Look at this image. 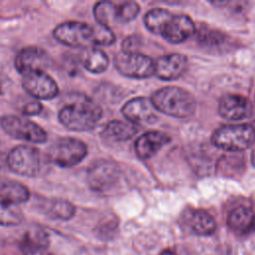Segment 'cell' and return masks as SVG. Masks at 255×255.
Wrapping results in <instances>:
<instances>
[{
	"mask_svg": "<svg viewBox=\"0 0 255 255\" xmlns=\"http://www.w3.org/2000/svg\"><path fill=\"white\" fill-rule=\"evenodd\" d=\"M88 147L84 141L76 137H60L48 149V159L62 168L79 164L87 156Z\"/></svg>",
	"mask_w": 255,
	"mask_h": 255,
	"instance_id": "277c9868",
	"label": "cell"
},
{
	"mask_svg": "<svg viewBox=\"0 0 255 255\" xmlns=\"http://www.w3.org/2000/svg\"><path fill=\"white\" fill-rule=\"evenodd\" d=\"M219 115L229 121H240L251 114V104L243 96L225 95L218 105Z\"/></svg>",
	"mask_w": 255,
	"mask_h": 255,
	"instance_id": "9a60e30c",
	"label": "cell"
},
{
	"mask_svg": "<svg viewBox=\"0 0 255 255\" xmlns=\"http://www.w3.org/2000/svg\"><path fill=\"white\" fill-rule=\"evenodd\" d=\"M187 68V59L180 54L159 57L154 62V75L161 80L170 81L179 78Z\"/></svg>",
	"mask_w": 255,
	"mask_h": 255,
	"instance_id": "5bb4252c",
	"label": "cell"
},
{
	"mask_svg": "<svg viewBox=\"0 0 255 255\" xmlns=\"http://www.w3.org/2000/svg\"><path fill=\"white\" fill-rule=\"evenodd\" d=\"M51 65L49 54L42 48L26 47L18 52L14 60L15 69L23 76L36 71H45Z\"/></svg>",
	"mask_w": 255,
	"mask_h": 255,
	"instance_id": "8fae6325",
	"label": "cell"
},
{
	"mask_svg": "<svg viewBox=\"0 0 255 255\" xmlns=\"http://www.w3.org/2000/svg\"><path fill=\"white\" fill-rule=\"evenodd\" d=\"M49 235L46 231L40 228H34L28 230L21 241L22 251L47 249L49 246Z\"/></svg>",
	"mask_w": 255,
	"mask_h": 255,
	"instance_id": "603a6c76",
	"label": "cell"
},
{
	"mask_svg": "<svg viewBox=\"0 0 255 255\" xmlns=\"http://www.w3.org/2000/svg\"><path fill=\"white\" fill-rule=\"evenodd\" d=\"M227 225L238 234L250 233L255 228V213L246 206H238L227 216Z\"/></svg>",
	"mask_w": 255,
	"mask_h": 255,
	"instance_id": "e0dca14e",
	"label": "cell"
},
{
	"mask_svg": "<svg viewBox=\"0 0 255 255\" xmlns=\"http://www.w3.org/2000/svg\"><path fill=\"white\" fill-rule=\"evenodd\" d=\"M0 195L15 205L27 202L30 198L29 189L22 183L11 179L0 180Z\"/></svg>",
	"mask_w": 255,
	"mask_h": 255,
	"instance_id": "ac0fdd59",
	"label": "cell"
},
{
	"mask_svg": "<svg viewBox=\"0 0 255 255\" xmlns=\"http://www.w3.org/2000/svg\"><path fill=\"white\" fill-rule=\"evenodd\" d=\"M115 67L122 75L132 79H144L154 75V61L137 52H120L115 57Z\"/></svg>",
	"mask_w": 255,
	"mask_h": 255,
	"instance_id": "52a82bcc",
	"label": "cell"
},
{
	"mask_svg": "<svg viewBox=\"0 0 255 255\" xmlns=\"http://www.w3.org/2000/svg\"><path fill=\"white\" fill-rule=\"evenodd\" d=\"M160 255H176V253H175L174 251H172V250L165 249V250H163V251L160 253Z\"/></svg>",
	"mask_w": 255,
	"mask_h": 255,
	"instance_id": "1f68e13d",
	"label": "cell"
},
{
	"mask_svg": "<svg viewBox=\"0 0 255 255\" xmlns=\"http://www.w3.org/2000/svg\"><path fill=\"white\" fill-rule=\"evenodd\" d=\"M23 220V214L17 205L9 202L0 195V225L15 226Z\"/></svg>",
	"mask_w": 255,
	"mask_h": 255,
	"instance_id": "d4e9b609",
	"label": "cell"
},
{
	"mask_svg": "<svg viewBox=\"0 0 255 255\" xmlns=\"http://www.w3.org/2000/svg\"><path fill=\"white\" fill-rule=\"evenodd\" d=\"M94 15L98 24L110 28L119 23V4L111 1L98 2L94 7Z\"/></svg>",
	"mask_w": 255,
	"mask_h": 255,
	"instance_id": "7402d4cb",
	"label": "cell"
},
{
	"mask_svg": "<svg viewBox=\"0 0 255 255\" xmlns=\"http://www.w3.org/2000/svg\"><path fill=\"white\" fill-rule=\"evenodd\" d=\"M93 44L98 46H109L112 45L116 37L113 33V31L106 26L97 24L96 26H93Z\"/></svg>",
	"mask_w": 255,
	"mask_h": 255,
	"instance_id": "484cf974",
	"label": "cell"
},
{
	"mask_svg": "<svg viewBox=\"0 0 255 255\" xmlns=\"http://www.w3.org/2000/svg\"><path fill=\"white\" fill-rule=\"evenodd\" d=\"M5 163H6V158L4 157V154L0 152V170L4 167Z\"/></svg>",
	"mask_w": 255,
	"mask_h": 255,
	"instance_id": "4dcf8cb0",
	"label": "cell"
},
{
	"mask_svg": "<svg viewBox=\"0 0 255 255\" xmlns=\"http://www.w3.org/2000/svg\"><path fill=\"white\" fill-rule=\"evenodd\" d=\"M212 143L227 151H243L255 141V129L248 124L224 126L211 136Z\"/></svg>",
	"mask_w": 255,
	"mask_h": 255,
	"instance_id": "3957f363",
	"label": "cell"
},
{
	"mask_svg": "<svg viewBox=\"0 0 255 255\" xmlns=\"http://www.w3.org/2000/svg\"><path fill=\"white\" fill-rule=\"evenodd\" d=\"M251 162H252V164L255 166V148L253 149L252 154H251Z\"/></svg>",
	"mask_w": 255,
	"mask_h": 255,
	"instance_id": "d6a6232c",
	"label": "cell"
},
{
	"mask_svg": "<svg viewBox=\"0 0 255 255\" xmlns=\"http://www.w3.org/2000/svg\"><path fill=\"white\" fill-rule=\"evenodd\" d=\"M119 178V169L111 161L102 160L93 164L88 173L87 179L91 189L97 192L105 191L112 187Z\"/></svg>",
	"mask_w": 255,
	"mask_h": 255,
	"instance_id": "7c38bea8",
	"label": "cell"
},
{
	"mask_svg": "<svg viewBox=\"0 0 255 255\" xmlns=\"http://www.w3.org/2000/svg\"><path fill=\"white\" fill-rule=\"evenodd\" d=\"M195 31L194 23L186 15H173L171 12L163 21L158 35L167 42L177 44L185 41Z\"/></svg>",
	"mask_w": 255,
	"mask_h": 255,
	"instance_id": "30bf717a",
	"label": "cell"
},
{
	"mask_svg": "<svg viewBox=\"0 0 255 255\" xmlns=\"http://www.w3.org/2000/svg\"><path fill=\"white\" fill-rule=\"evenodd\" d=\"M42 111V105L37 101H31L26 103L22 108V114L26 116H36Z\"/></svg>",
	"mask_w": 255,
	"mask_h": 255,
	"instance_id": "f1b7e54d",
	"label": "cell"
},
{
	"mask_svg": "<svg viewBox=\"0 0 255 255\" xmlns=\"http://www.w3.org/2000/svg\"><path fill=\"white\" fill-rule=\"evenodd\" d=\"M82 63L89 72L100 74L107 70L109 58L107 54L99 48H88L82 55Z\"/></svg>",
	"mask_w": 255,
	"mask_h": 255,
	"instance_id": "44dd1931",
	"label": "cell"
},
{
	"mask_svg": "<svg viewBox=\"0 0 255 255\" xmlns=\"http://www.w3.org/2000/svg\"><path fill=\"white\" fill-rule=\"evenodd\" d=\"M22 86L30 96L38 100H51L59 94L57 83L45 71H36L24 75Z\"/></svg>",
	"mask_w": 255,
	"mask_h": 255,
	"instance_id": "9c48e42d",
	"label": "cell"
},
{
	"mask_svg": "<svg viewBox=\"0 0 255 255\" xmlns=\"http://www.w3.org/2000/svg\"><path fill=\"white\" fill-rule=\"evenodd\" d=\"M187 222L190 228L198 235H210L216 229L214 218L205 210L196 209L188 214Z\"/></svg>",
	"mask_w": 255,
	"mask_h": 255,
	"instance_id": "ffe728a7",
	"label": "cell"
},
{
	"mask_svg": "<svg viewBox=\"0 0 255 255\" xmlns=\"http://www.w3.org/2000/svg\"><path fill=\"white\" fill-rule=\"evenodd\" d=\"M150 99L138 97L131 99L123 107V115L132 124H153L157 120Z\"/></svg>",
	"mask_w": 255,
	"mask_h": 255,
	"instance_id": "4fadbf2b",
	"label": "cell"
},
{
	"mask_svg": "<svg viewBox=\"0 0 255 255\" xmlns=\"http://www.w3.org/2000/svg\"><path fill=\"white\" fill-rule=\"evenodd\" d=\"M45 210L46 214L52 218L69 220L74 216L76 208L70 201L64 199H54L47 203Z\"/></svg>",
	"mask_w": 255,
	"mask_h": 255,
	"instance_id": "cb8c5ba5",
	"label": "cell"
},
{
	"mask_svg": "<svg viewBox=\"0 0 255 255\" xmlns=\"http://www.w3.org/2000/svg\"><path fill=\"white\" fill-rule=\"evenodd\" d=\"M3 94V81L0 78V95Z\"/></svg>",
	"mask_w": 255,
	"mask_h": 255,
	"instance_id": "836d02e7",
	"label": "cell"
},
{
	"mask_svg": "<svg viewBox=\"0 0 255 255\" xmlns=\"http://www.w3.org/2000/svg\"><path fill=\"white\" fill-rule=\"evenodd\" d=\"M93 26L80 21H68L58 25L53 32L54 38L70 47H87L93 44Z\"/></svg>",
	"mask_w": 255,
	"mask_h": 255,
	"instance_id": "ba28073f",
	"label": "cell"
},
{
	"mask_svg": "<svg viewBox=\"0 0 255 255\" xmlns=\"http://www.w3.org/2000/svg\"><path fill=\"white\" fill-rule=\"evenodd\" d=\"M170 138L163 132L150 130L140 135L134 144L135 152L141 159H149L163 145L169 142Z\"/></svg>",
	"mask_w": 255,
	"mask_h": 255,
	"instance_id": "2e32d148",
	"label": "cell"
},
{
	"mask_svg": "<svg viewBox=\"0 0 255 255\" xmlns=\"http://www.w3.org/2000/svg\"><path fill=\"white\" fill-rule=\"evenodd\" d=\"M156 111L175 118H188L195 111V100L187 91L178 87L157 90L150 98Z\"/></svg>",
	"mask_w": 255,
	"mask_h": 255,
	"instance_id": "7a4b0ae2",
	"label": "cell"
},
{
	"mask_svg": "<svg viewBox=\"0 0 255 255\" xmlns=\"http://www.w3.org/2000/svg\"><path fill=\"white\" fill-rule=\"evenodd\" d=\"M199 40L207 46H220L225 42L224 35L218 31H201Z\"/></svg>",
	"mask_w": 255,
	"mask_h": 255,
	"instance_id": "83f0119b",
	"label": "cell"
},
{
	"mask_svg": "<svg viewBox=\"0 0 255 255\" xmlns=\"http://www.w3.org/2000/svg\"><path fill=\"white\" fill-rule=\"evenodd\" d=\"M23 255H53L47 249H37V250H26L22 251Z\"/></svg>",
	"mask_w": 255,
	"mask_h": 255,
	"instance_id": "f546056e",
	"label": "cell"
},
{
	"mask_svg": "<svg viewBox=\"0 0 255 255\" xmlns=\"http://www.w3.org/2000/svg\"><path fill=\"white\" fill-rule=\"evenodd\" d=\"M6 164L16 174L35 177L43 167V157L40 150L32 145L22 144L13 147L7 157Z\"/></svg>",
	"mask_w": 255,
	"mask_h": 255,
	"instance_id": "5b68a950",
	"label": "cell"
},
{
	"mask_svg": "<svg viewBox=\"0 0 255 255\" xmlns=\"http://www.w3.org/2000/svg\"><path fill=\"white\" fill-rule=\"evenodd\" d=\"M137 132V128L132 123L114 120L108 123L103 130V135L116 141H124L131 138Z\"/></svg>",
	"mask_w": 255,
	"mask_h": 255,
	"instance_id": "d6986e66",
	"label": "cell"
},
{
	"mask_svg": "<svg viewBox=\"0 0 255 255\" xmlns=\"http://www.w3.org/2000/svg\"><path fill=\"white\" fill-rule=\"evenodd\" d=\"M0 126L11 137L30 143H44L48 138V134L42 127L18 116H3L0 119Z\"/></svg>",
	"mask_w": 255,
	"mask_h": 255,
	"instance_id": "8992f818",
	"label": "cell"
},
{
	"mask_svg": "<svg viewBox=\"0 0 255 255\" xmlns=\"http://www.w3.org/2000/svg\"><path fill=\"white\" fill-rule=\"evenodd\" d=\"M101 107L86 96H76L58 114L59 122L73 131L93 129L102 119Z\"/></svg>",
	"mask_w": 255,
	"mask_h": 255,
	"instance_id": "6da1fadb",
	"label": "cell"
},
{
	"mask_svg": "<svg viewBox=\"0 0 255 255\" xmlns=\"http://www.w3.org/2000/svg\"><path fill=\"white\" fill-rule=\"evenodd\" d=\"M139 6L135 2L128 1L119 4V22L127 23L133 20L139 13Z\"/></svg>",
	"mask_w": 255,
	"mask_h": 255,
	"instance_id": "4316f807",
	"label": "cell"
}]
</instances>
